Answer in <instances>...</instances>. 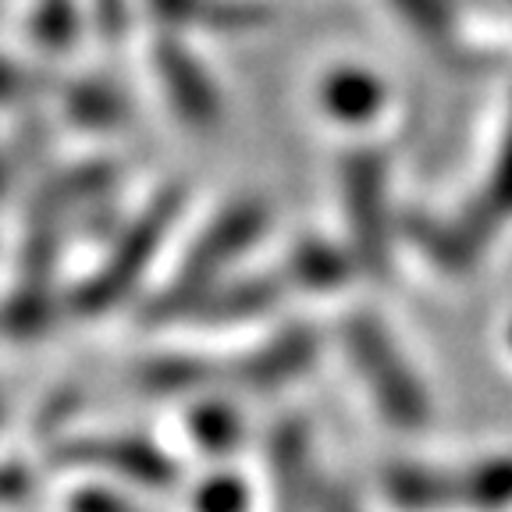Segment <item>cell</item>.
<instances>
[{
  "mask_svg": "<svg viewBox=\"0 0 512 512\" xmlns=\"http://www.w3.org/2000/svg\"><path fill=\"white\" fill-rule=\"evenodd\" d=\"M384 491L406 512H441L459 505L456 470H431V466H395L384 477Z\"/></svg>",
  "mask_w": 512,
  "mask_h": 512,
  "instance_id": "cell-7",
  "label": "cell"
},
{
  "mask_svg": "<svg viewBox=\"0 0 512 512\" xmlns=\"http://www.w3.org/2000/svg\"><path fill=\"white\" fill-rule=\"evenodd\" d=\"M459 505L477 512H502L512 505V456H491L456 470Z\"/></svg>",
  "mask_w": 512,
  "mask_h": 512,
  "instance_id": "cell-10",
  "label": "cell"
},
{
  "mask_svg": "<svg viewBox=\"0 0 512 512\" xmlns=\"http://www.w3.org/2000/svg\"><path fill=\"white\" fill-rule=\"evenodd\" d=\"M349 274V256L324 242H303L285 267V278L303 288H335Z\"/></svg>",
  "mask_w": 512,
  "mask_h": 512,
  "instance_id": "cell-12",
  "label": "cell"
},
{
  "mask_svg": "<svg viewBox=\"0 0 512 512\" xmlns=\"http://www.w3.org/2000/svg\"><path fill=\"white\" fill-rule=\"evenodd\" d=\"M153 54H157L160 82L168 89V100L178 107V114L192 125H214L221 114V96L207 79V72L196 64V57L175 40H160Z\"/></svg>",
  "mask_w": 512,
  "mask_h": 512,
  "instance_id": "cell-5",
  "label": "cell"
},
{
  "mask_svg": "<svg viewBox=\"0 0 512 512\" xmlns=\"http://www.w3.org/2000/svg\"><path fill=\"white\" fill-rule=\"evenodd\" d=\"M32 36L43 47H68L75 36V4L72 0H40L32 11Z\"/></svg>",
  "mask_w": 512,
  "mask_h": 512,
  "instance_id": "cell-16",
  "label": "cell"
},
{
  "mask_svg": "<svg viewBox=\"0 0 512 512\" xmlns=\"http://www.w3.org/2000/svg\"><path fill=\"white\" fill-rule=\"evenodd\" d=\"M313 356V338L306 331H288V335L274 338L267 349L253 352L242 363H235L228 374L239 377L242 384H253V388H271L288 377H296L299 370L310 363Z\"/></svg>",
  "mask_w": 512,
  "mask_h": 512,
  "instance_id": "cell-8",
  "label": "cell"
},
{
  "mask_svg": "<svg viewBox=\"0 0 512 512\" xmlns=\"http://www.w3.org/2000/svg\"><path fill=\"white\" fill-rule=\"evenodd\" d=\"M285 271L281 274H264V278H246L239 285L210 288L200 303L192 306V313L203 320H242L253 313H264L267 306H274L285 292Z\"/></svg>",
  "mask_w": 512,
  "mask_h": 512,
  "instance_id": "cell-9",
  "label": "cell"
},
{
  "mask_svg": "<svg viewBox=\"0 0 512 512\" xmlns=\"http://www.w3.org/2000/svg\"><path fill=\"white\" fill-rule=\"evenodd\" d=\"M64 107L79 125H114L125 114V104L104 82H75L64 89Z\"/></svg>",
  "mask_w": 512,
  "mask_h": 512,
  "instance_id": "cell-13",
  "label": "cell"
},
{
  "mask_svg": "<svg viewBox=\"0 0 512 512\" xmlns=\"http://www.w3.org/2000/svg\"><path fill=\"white\" fill-rule=\"evenodd\" d=\"M345 345H349L352 367L360 370L363 384L374 395L377 409H381L395 427L416 431L431 416V402H427L424 384L416 381L413 367L406 363L399 349H395L392 335L377 317L356 313L345 324Z\"/></svg>",
  "mask_w": 512,
  "mask_h": 512,
  "instance_id": "cell-1",
  "label": "cell"
},
{
  "mask_svg": "<svg viewBox=\"0 0 512 512\" xmlns=\"http://www.w3.org/2000/svg\"><path fill=\"white\" fill-rule=\"evenodd\" d=\"M480 203H484L495 217L512 214V128H509V136H505L502 150H498L495 171H491V185H488V192L480 196Z\"/></svg>",
  "mask_w": 512,
  "mask_h": 512,
  "instance_id": "cell-19",
  "label": "cell"
},
{
  "mask_svg": "<svg viewBox=\"0 0 512 512\" xmlns=\"http://www.w3.org/2000/svg\"><path fill=\"white\" fill-rule=\"evenodd\" d=\"M264 224L267 210L260 203H235L232 210H224L200 235V242L189 249L185 264L178 267L175 281L168 285V292L153 299L150 320H171L182 317V313H192V306L214 288V278L224 271V264L264 232Z\"/></svg>",
  "mask_w": 512,
  "mask_h": 512,
  "instance_id": "cell-2",
  "label": "cell"
},
{
  "mask_svg": "<svg viewBox=\"0 0 512 512\" xmlns=\"http://www.w3.org/2000/svg\"><path fill=\"white\" fill-rule=\"evenodd\" d=\"M75 512H136L128 502L107 495V491H86L75 498Z\"/></svg>",
  "mask_w": 512,
  "mask_h": 512,
  "instance_id": "cell-21",
  "label": "cell"
},
{
  "mask_svg": "<svg viewBox=\"0 0 512 512\" xmlns=\"http://www.w3.org/2000/svg\"><path fill=\"white\" fill-rule=\"evenodd\" d=\"M196 512H246V488L235 477H214L196 491Z\"/></svg>",
  "mask_w": 512,
  "mask_h": 512,
  "instance_id": "cell-20",
  "label": "cell"
},
{
  "mask_svg": "<svg viewBox=\"0 0 512 512\" xmlns=\"http://www.w3.org/2000/svg\"><path fill=\"white\" fill-rule=\"evenodd\" d=\"M68 463H89V466H107V470L121 473V477L143 480L150 488H168L175 484L178 470L168 456H160L157 448L136 438H89L75 441L64 448Z\"/></svg>",
  "mask_w": 512,
  "mask_h": 512,
  "instance_id": "cell-6",
  "label": "cell"
},
{
  "mask_svg": "<svg viewBox=\"0 0 512 512\" xmlns=\"http://www.w3.org/2000/svg\"><path fill=\"white\" fill-rule=\"evenodd\" d=\"M178 207H182V196H178L175 189L160 192L157 200L150 203V210L125 228V235H121L118 246H114L111 260L75 292V299H72L75 310L86 313V317H96V313H104L107 306L121 303V299L132 292V285H136V278L143 274V267L150 264V256L157 253L160 239L168 232V224L175 221Z\"/></svg>",
  "mask_w": 512,
  "mask_h": 512,
  "instance_id": "cell-3",
  "label": "cell"
},
{
  "mask_svg": "<svg viewBox=\"0 0 512 512\" xmlns=\"http://www.w3.org/2000/svg\"><path fill=\"white\" fill-rule=\"evenodd\" d=\"M274 480L278 491L288 498H296L303 491L306 480V434L299 424H281L278 438H274Z\"/></svg>",
  "mask_w": 512,
  "mask_h": 512,
  "instance_id": "cell-14",
  "label": "cell"
},
{
  "mask_svg": "<svg viewBox=\"0 0 512 512\" xmlns=\"http://www.w3.org/2000/svg\"><path fill=\"white\" fill-rule=\"evenodd\" d=\"M392 8L434 47H448L456 36V18L445 0H392Z\"/></svg>",
  "mask_w": 512,
  "mask_h": 512,
  "instance_id": "cell-15",
  "label": "cell"
},
{
  "mask_svg": "<svg viewBox=\"0 0 512 512\" xmlns=\"http://www.w3.org/2000/svg\"><path fill=\"white\" fill-rule=\"evenodd\" d=\"M328 512H356V505H352L345 495H342V498L335 495V498H331V502H328Z\"/></svg>",
  "mask_w": 512,
  "mask_h": 512,
  "instance_id": "cell-23",
  "label": "cell"
},
{
  "mask_svg": "<svg viewBox=\"0 0 512 512\" xmlns=\"http://www.w3.org/2000/svg\"><path fill=\"white\" fill-rule=\"evenodd\" d=\"M384 104L381 82L360 68H342L324 82V107L338 121H370Z\"/></svg>",
  "mask_w": 512,
  "mask_h": 512,
  "instance_id": "cell-11",
  "label": "cell"
},
{
  "mask_svg": "<svg viewBox=\"0 0 512 512\" xmlns=\"http://www.w3.org/2000/svg\"><path fill=\"white\" fill-rule=\"evenodd\" d=\"M50 89H54V79H50V75L32 72V68H22V64L0 57V100H4V104L32 100V96L50 93Z\"/></svg>",
  "mask_w": 512,
  "mask_h": 512,
  "instance_id": "cell-18",
  "label": "cell"
},
{
  "mask_svg": "<svg viewBox=\"0 0 512 512\" xmlns=\"http://www.w3.org/2000/svg\"><path fill=\"white\" fill-rule=\"evenodd\" d=\"M342 196L349 217L352 256L367 271H388V210H384V160L374 150H356L342 164Z\"/></svg>",
  "mask_w": 512,
  "mask_h": 512,
  "instance_id": "cell-4",
  "label": "cell"
},
{
  "mask_svg": "<svg viewBox=\"0 0 512 512\" xmlns=\"http://www.w3.org/2000/svg\"><path fill=\"white\" fill-rule=\"evenodd\" d=\"M192 434L210 452H224V448H232L235 438H239V420H235L232 409L224 406H200L192 413Z\"/></svg>",
  "mask_w": 512,
  "mask_h": 512,
  "instance_id": "cell-17",
  "label": "cell"
},
{
  "mask_svg": "<svg viewBox=\"0 0 512 512\" xmlns=\"http://www.w3.org/2000/svg\"><path fill=\"white\" fill-rule=\"evenodd\" d=\"M96 22L104 36H118L125 25V0H96Z\"/></svg>",
  "mask_w": 512,
  "mask_h": 512,
  "instance_id": "cell-22",
  "label": "cell"
},
{
  "mask_svg": "<svg viewBox=\"0 0 512 512\" xmlns=\"http://www.w3.org/2000/svg\"><path fill=\"white\" fill-rule=\"evenodd\" d=\"M509 345H512V324H509Z\"/></svg>",
  "mask_w": 512,
  "mask_h": 512,
  "instance_id": "cell-24",
  "label": "cell"
}]
</instances>
